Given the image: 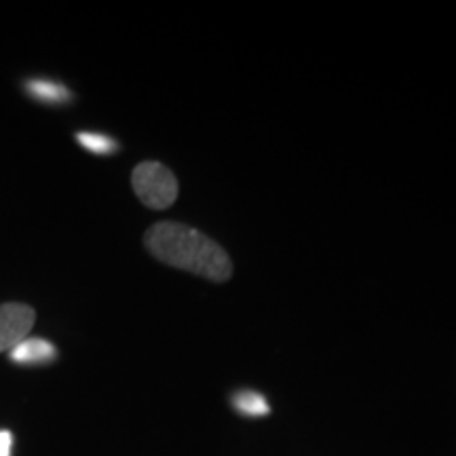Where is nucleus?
<instances>
[{
	"label": "nucleus",
	"instance_id": "nucleus-8",
	"mask_svg": "<svg viewBox=\"0 0 456 456\" xmlns=\"http://www.w3.org/2000/svg\"><path fill=\"white\" fill-rule=\"evenodd\" d=\"M13 448V436L7 429H0V456H11Z\"/></svg>",
	"mask_w": 456,
	"mask_h": 456
},
{
	"label": "nucleus",
	"instance_id": "nucleus-5",
	"mask_svg": "<svg viewBox=\"0 0 456 456\" xmlns=\"http://www.w3.org/2000/svg\"><path fill=\"white\" fill-rule=\"evenodd\" d=\"M232 406H235L237 412H241L243 416H252V419L271 414V406L265 399V395L249 389L235 393V395H232Z\"/></svg>",
	"mask_w": 456,
	"mask_h": 456
},
{
	"label": "nucleus",
	"instance_id": "nucleus-7",
	"mask_svg": "<svg viewBox=\"0 0 456 456\" xmlns=\"http://www.w3.org/2000/svg\"><path fill=\"white\" fill-rule=\"evenodd\" d=\"M28 89L34 98H41L45 102H68L70 100V91L61 87V85L51 81H32L28 83Z\"/></svg>",
	"mask_w": 456,
	"mask_h": 456
},
{
	"label": "nucleus",
	"instance_id": "nucleus-2",
	"mask_svg": "<svg viewBox=\"0 0 456 456\" xmlns=\"http://www.w3.org/2000/svg\"><path fill=\"white\" fill-rule=\"evenodd\" d=\"M131 188L146 208L167 209L178 199L180 186L174 171L159 161H142L131 171Z\"/></svg>",
	"mask_w": 456,
	"mask_h": 456
},
{
	"label": "nucleus",
	"instance_id": "nucleus-4",
	"mask_svg": "<svg viewBox=\"0 0 456 456\" xmlns=\"http://www.w3.org/2000/svg\"><path fill=\"white\" fill-rule=\"evenodd\" d=\"M9 355H11V359H13V362L24 363V366H30V363L53 362L57 353H55V346L47 340L26 338V340H21L13 351H9Z\"/></svg>",
	"mask_w": 456,
	"mask_h": 456
},
{
	"label": "nucleus",
	"instance_id": "nucleus-6",
	"mask_svg": "<svg viewBox=\"0 0 456 456\" xmlns=\"http://www.w3.org/2000/svg\"><path fill=\"white\" fill-rule=\"evenodd\" d=\"M78 144L87 148L89 152H95V155H112V152L118 151V144L112 138H108L104 134H94V131H81L77 134Z\"/></svg>",
	"mask_w": 456,
	"mask_h": 456
},
{
	"label": "nucleus",
	"instance_id": "nucleus-1",
	"mask_svg": "<svg viewBox=\"0 0 456 456\" xmlns=\"http://www.w3.org/2000/svg\"><path fill=\"white\" fill-rule=\"evenodd\" d=\"M144 248L152 258L208 279L212 283H226L232 277V262L218 241L199 228L182 222H157L144 232Z\"/></svg>",
	"mask_w": 456,
	"mask_h": 456
},
{
	"label": "nucleus",
	"instance_id": "nucleus-3",
	"mask_svg": "<svg viewBox=\"0 0 456 456\" xmlns=\"http://www.w3.org/2000/svg\"><path fill=\"white\" fill-rule=\"evenodd\" d=\"M37 323V311L24 302L0 305V353L13 351L21 340L30 336Z\"/></svg>",
	"mask_w": 456,
	"mask_h": 456
}]
</instances>
